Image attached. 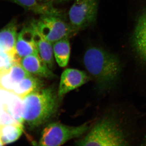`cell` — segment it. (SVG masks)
<instances>
[{
  "label": "cell",
  "mask_w": 146,
  "mask_h": 146,
  "mask_svg": "<svg viewBox=\"0 0 146 146\" xmlns=\"http://www.w3.org/2000/svg\"><path fill=\"white\" fill-rule=\"evenodd\" d=\"M83 62L99 93L108 94L117 88L123 65L117 54L102 46H92L85 52Z\"/></svg>",
  "instance_id": "6da1fadb"
},
{
  "label": "cell",
  "mask_w": 146,
  "mask_h": 146,
  "mask_svg": "<svg viewBox=\"0 0 146 146\" xmlns=\"http://www.w3.org/2000/svg\"><path fill=\"white\" fill-rule=\"evenodd\" d=\"M124 120L110 111L94 125L77 145L126 146L130 145V134Z\"/></svg>",
  "instance_id": "7a4b0ae2"
},
{
  "label": "cell",
  "mask_w": 146,
  "mask_h": 146,
  "mask_svg": "<svg viewBox=\"0 0 146 146\" xmlns=\"http://www.w3.org/2000/svg\"><path fill=\"white\" fill-rule=\"evenodd\" d=\"M23 117L31 128L39 127L49 121L58 108V101L52 87L39 89L23 98Z\"/></svg>",
  "instance_id": "3957f363"
},
{
  "label": "cell",
  "mask_w": 146,
  "mask_h": 146,
  "mask_svg": "<svg viewBox=\"0 0 146 146\" xmlns=\"http://www.w3.org/2000/svg\"><path fill=\"white\" fill-rule=\"evenodd\" d=\"M133 3L127 45L136 61L146 67V0Z\"/></svg>",
  "instance_id": "277c9868"
},
{
  "label": "cell",
  "mask_w": 146,
  "mask_h": 146,
  "mask_svg": "<svg viewBox=\"0 0 146 146\" xmlns=\"http://www.w3.org/2000/svg\"><path fill=\"white\" fill-rule=\"evenodd\" d=\"M89 129L88 123L78 126H70L59 122L51 123L43 129L39 145H61L69 140L82 136Z\"/></svg>",
  "instance_id": "5b68a950"
},
{
  "label": "cell",
  "mask_w": 146,
  "mask_h": 146,
  "mask_svg": "<svg viewBox=\"0 0 146 146\" xmlns=\"http://www.w3.org/2000/svg\"><path fill=\"white\" fill-rule=\"evenodd\" d=\"M100 0H75L69 12L70 24L76 33L96 23Z\"/></svg>",
  "instance_id": "8992f818"
},
{
  "label": "cell",
  "mask_w": 146,
  "mask_h": 146,
  "mask_svg": "<svg viewBox=\"0 0 146 146\" xmlns=\"http://www.w3.org/2000/svg\"><path fill=\"white\" fill-rule=\"evenodd\" d=\"M35 22L39 32L52 44L60 39L69 38L77 33L70 23L58 16H42Z\"/></svg>",
  "instance_id": "52a82bcc"
},
{
  "label": "cell",
  "mask_w": 146,
  "mask_h": 146,
  "mask_svg": "<svg viewBox=\"0 0 146 146\" xmlns=\"http://www.w3.org/2000/svg\"><path fill=\"white\" fill-rule=\"evenodd\" d=\"M90 76L84 71L67 69L61 74L58 96L61 98L68 92L80 87L90 80Z\"/></svg>",
  "instance_id": "ba28073f"
},
{
  "label": "cell",
  "mask_w": 146,
  "mask_h": 146,
  "mask_svg": "<svg viewBox=\"0 0 146 146\" xmlns=\"http://www.w3.org/2000/svg\"><path fill=\"white\" fill-rule=\"evenodd\" d=\"M31 75L23 68L21 63H15L9 70L0 72V89L11 94L18 83Z\"/></svg>",
  "instance_id": "9c48e42d"
},
{
  "label": "cell",
  "mask_w": 146,
  "mask_h": 146,
  "mask_svg": "<svg viewBox=\"0 0 146 146\" xmlns=\"http://www.w3.org/2000/svg\"><path fill=\"white\" fill-rule=\"evenodd\" d=\"M16 51L17 56L21 59L30 55L39 54L30 25L24 27L18 34Z\"/></svg>",
  "instance_id": "30bf717a"
},
{
  "label": "cell",
  "mask_w": 146,
  "mask_h": 146,
  "mask_svg": "<svg viewBox=\"0 0 146 146\" xmlns=\"http://www.w3.org/2000/svg\"><path fill=\"white\" fill-rule=\"evenodd\" d=\"M21 64L31 74L43 78L52 79L56 75L43 61L39 54H31L23 58Z\"/></svg>",
  "instance_id": "8fae6325"
},
{
  "label": "cell",
  "mask_w": 146,
  "mask_h": 146,
  "mask_svg": "<svg viewBox=\"0 0 146 146\" xmlns=\"http://www.w3.org/2000/svg\"><path fill=\"white\" fill-rule=\"evenodd\" d=\"M30 25L33 31L34 39L39 55L49 68L52 70L54 66L53 44L45 39L39 32L35 21L31 22Z\"/></svg>",
  "instance_id": "7c38bea8"
},
{
  "label": "cell",
  "mask_w": 146,
  "mask_h": 146,
  "mask_svg": "<svg viewBox=\"0 0 146 146\" xmlns=\"http://www.w3.org/2000/svg\"><path fill=\"white\" fill-rule=\"evenodd\" d=\"M26 10L31 11L33 13L40 15L54 16L63 17L61 11L56 8L53 5L43 2L39 0H11Z\"/></svg>",
  "instance_id": "4fadbf2b"
},
{
  "label": "cell",
  "mask_w": 146,
  "mask_h": 146,
  "mask_svg": "<svg viewBox=\"0 0 146 146\" xmlns=\"http://www.w3.org/2000/svg\"><path fill=\"white\" fill-rule=\"evenodd\" d=\"M17 26L16 20H13L0 31V51L16 53Z\"/></svg>",
  "instance_id": "5bb4252c"
},
{
  "label": "cell",
  "mask_w": 146,
  "mask_h": 146,
  "mask_svg": "<svg viewBox=\"0 0 146 146\" xmlns=\"http://www.w3.org/2000/svg\"><path fill=\"white\" fill-rule=\"evenodd\" d=\"M44 85L43 82L40 79L31 75L18 83L14 87L11 94L23 99L29 94L42 89Z\"/></svg>",
  "instance_id": "9a60e30c"
},
{
  "label": "cell",
  "mask_w": 146,
  "mask_h": 146,
  "mask_svg": "<svg viewBox=\"0 0 146 146\" xmlns=\"http://www.w3.org/2000/svg\"><path fill=\"white\" fill-rule=\"evenodd\" d=\"M69 38L60 39L53 44L54 55L59 66L66 67L70 55V46Z\"/></svg>",
  "instance_id": "2e32d148"
},
{
  "label": "cell",
  "mask_w": 146,
  "mask_h": 146,
  "mask_svg": "<svg viewBox=\"0 0 146 146\" xmlns=\"http://www.w3.org/2000/svg\"><path fill=\"white\" fill-rule=\"evenodd\" d=\"M23 131L22 124L0 125V138L3 145L13 143L21 137Z\"/></svg>",
  "instance_id": "e0dca14e"
},
{
  "label": "cell",
  "mask_w": 146,
  "mask_h": 146,
  "mask_svg": "<svg viewBox=\"0 0 146 146\" xmlns=\"http://www.w3.org/2000/svg\"><path fill=\"white\" fill-rule=\"evenodd\" d=\"M21 59L16 53L0 51V72L9 70L15 63H21Z\"/></svg>",
  "instance_id": "ac0fdd59"
},
{
  "label": "cell",
  "mask_w": 146,
  "mask_h": 146,
  "mask_svg": "<svg viewBox=\"0 0 146 146\" xmlns=\"http://www.w3.org/2000/svg\"><path fill=\"white\" fill-rule=\"evenodd\" d=\"M3 113L0 116V125H5L9 124H21L13 117L7 105H3Z\"/></svg>",
  "instance_id": "d6986e66"
},
{
  "label": "cell",
  "mask_w": 146,
  "mask_h": 146,
  "mask_svg": "<svg viewBox=\"0 0 146 146\" xmlns=\"http://www.w3.org/2000/svg\"><path fill=\"white\" fill-rule=\"evenodd\" d=\"M39 1L43 2L53 5L55 3L66 2L70 1H73V0H39Z\"/></svg>",
  "instance_id": "ffe728a7"
},
{
  "label": "cell",
  "mask_w": 146,
  "mask_h": 146,
  "mask_svg": "<svg viewBox=\"0 0 146 146\" xmlns=\"http://www.w3.org/2000/svg\"><path fill=\"white\" fill-rule=\"evenodd\" d=\"M140 145L146 146V133L141 142Z\"/></svg>",
  "instance_id": "44dd1931"
},
{
  "label": "cell",
  "mask_w": 146,
  "mask_h": 146,
  "mask_svg": "<svg viewBox=\"0 0 146 146\" xmlns=\"http://www.w3.org/2000/svg\"><path fill=\"white\" fill-rule=\"evenodd\" d=\"M3 145L2 142L1 140V138H0V146Z\"/></svg>",
  "instance_id": "7402d4cb"
}]
</instances>
